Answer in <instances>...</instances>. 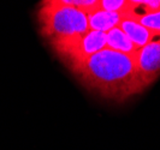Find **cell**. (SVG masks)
I'll list each match as a JSON object with an SVG mask.
<instances>
[{
    "label": "cell",
    "mask_w": 160,
    "mask_h": 150,
    "mask_svg": "<svg viewBox=\"0 0 160 150\" xmlns=\"http://www.w3.org/2000/svg\"><path fill=\"white\" fill-rule=\"evenodd\" d=\"M70 70L88 90L107 100L122 102L146 89L135 54L104 48Z\"/></svg>",
    "instance_id": "1"
},
{
    "label": "cell",
    "mask_w": 160,
    "mask_h": 150,
    "mask_svg": "<svg viewBox=\"0 0 160 150\" xmlns=\"http://www.w3.org/2000/svg\"><path fill=\"white\" fill-rule=\"evenodd\" d=\"M41 32L52 45L89 31L88 18L84 12L65 5L62 0L41 2L39 10Z\"/></svg>",
    "instance_id": "2"
},
{
    "label": "cell",
    "mask_w": 160,
    "mask_h": 150,
    "mask_svg": "<svg viewBox=\"0 0 160 150\" xmlns=\"http://www.w3.org/2000/svg\"><path fill=\"white\" fill-rule=\"evenodd\" d=\"M52 46L57 56L69 69H71L99 51L106 48V34L89 30L84 35L66 39Z\"/></svg>",
    "instance_id": "3"
},
{
    "label": "cell",
    "mask_w": 160,
    "mask_h": 150,
    "mask_svg": "<svg viewBox=\"0 0 160 150\" xmlns=\"http://www.w3.org/2000/svg\"><path fill=\"white\" fill-rule=\"evenodd\" d=\"M137 70L146 88L160 76V34H154L149 43L135 53Z\"/></svg>",
    "instance_id": "4"
},
{
    "label": "cell",
    "mask_w": 160,
    "mask_h": 150,
    "mask_svg": "<svg viewBox=\"0 0 160 150\" xmlns=\"http://www.w3.org/2000/svg\"><path fill=\"white\" fill-rule=\"evenodd\" d=\"M120 30L128 36L134 46L140 49L147 43H149L154 37V32L144 28L142 24L138 23L136 18L130 16H122L120 23L118 25Z\"/></svg>",
    "instance_id": "5"
},
{
    "label": "cell",
    "mask_w": 160,
    "mask_h": 150,
    "mask_svg": "<svg viewBox=\"0 0 160 150\" xmlns=\"http://www.w3.org/2000/svg\"><path fill=\"white\" fill-rule=\"evenodd\" d=\"M88 18L89 30L94 31L106 32L110 31L111 29L118 27L122 19L120 13H113V12H106L101 7L89 12L87 15Z\"/></svg>",
    "instance_id": "6"
},
{
    "label": "cell",
    "mask_w": 160,
    "mask_h": 150,
    "mask_svg": "<svg viewBox=\"0 0 160 150\" xmlns=\"http://www.w3.org/2000/svg\"><path fill=\"white\" fill-rule=\"evenodd\" d=\"M106 48L124 54H135L137 52V48L134 46L128 36L120 30L119 27H116L106 32Z\"/></svg>",
    "instance_id": "7"
},
{
    "label": "cell",
    "mask_w": 160,
    "mask_h": 150,
    "mask_svg": "<svg viewBox=\"0 0 160 150\" xmlns=\"http://www.w3.org/2000/svg\"><path fill=\"white\" fill-rule=\"evenodd\" d=\"M138 21V23L142 24L144 28L151 30L154 34H160V10L154 12H148L143 16L134 17Z\"/></svg>",
    "instance_id": "8"
},
{
    "label": "cell",
    "mask_w": 160,
    "mask_h": 150,
    "mask_svg": "<svg viewBox=\"0 0 160 150\" xmlns=\"http://www.w3.org/2000/svg\"><path fill=\"white\" fill-rule=\"evenodd\" d=\"M129 0H100V7L106 12L123 13L128 6Z\"/></svg>",
    "instance_id": "9"
}]
</instances>
